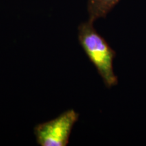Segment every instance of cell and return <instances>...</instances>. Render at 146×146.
I'll list each match as a JSON object with an SVG mask.
<instances>
[{
  "label": "cell",
  "instance_id": "cell-1",
  "mask_svg": "<svg viewBox=\"0 0 146 146\" xmlns=\"http://www.w3.org/2000/svg\"><path fill=\"white\" fill-rule=\"evenodd\" d=\"M78 39L91 62L96 67L105 86L112 88L117 85L118 77L114 70L116 52L95 29L94 22L88 20L78 26Z\"/></svg>",
  "mask_w": 146,
  "mask_h": 146
},
{
  "label": "cell",
  "instance_id": "cell-2",
  "mask_svg": "<svg viewBox=\"0 0 146 146\" xmlns=\"http://www.w3.org/2000/svg\"><path fill=\"white\" fill-rule=\"evenodd\" d=\"M78 118V113L70 109L54 119L38 124L34 128L36 143L41 146H66Z\"/></svg>",
  "mask_w": 146,
  "mask_h": 146
},
{
  "label": "cell",
  "instance_id": "cell-3",
  "mask_svg": "<svg viewBox=\"0 0 146 146\" xmlns=\"http://www.w3.org/2000/svg\"><path fill=\"white\" fill-rule=\"evenodd\" d=\"M120 0H88L87 11L89 21L94 22L105 18Z\"/></svg>",
  "mask_w": 146,
  "mask_h": 146
}]
</instances>
